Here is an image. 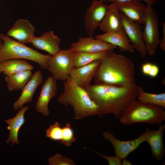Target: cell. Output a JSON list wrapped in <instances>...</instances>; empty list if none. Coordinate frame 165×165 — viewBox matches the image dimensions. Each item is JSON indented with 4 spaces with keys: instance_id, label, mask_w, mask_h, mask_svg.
<instances>
[{
    "instance_id": "cell-1",
    "label": "cell",
    "mask_w": 165,
    "mask_h": 165,
    "mask_svg": "<svg viewBox=\"0 0 165 165\" xmlns=\"http://www.w3.org/2000/svg\"><path fill=\"white\" fill-rule=\"evenodd\" d=\"M139 86L120 87L95 83L84 88L98 106L100 118L113 114L119 119L125 109L138 97Z\"/></svg>"
},
{
    "instance_id": "cell-2",
    "label": "cell",
    "mask_w": 165,
    "mask_h": 165,
    "mask_svg": "<svg viewBox=\"0 0 165 165\" xmlns=\"http://www.w3.org/2000/svg\"><path fill=\"white\" fill-rule=\"evenodd\" d=\"M135 68L131 59L113 51H108L101 60L95 83L120 87L137 85Z\"/></svg>"
},
{
    "instance_id": "cell-3",
    "label": "cell",
    "mask_w": 165,
    "mask_h": 165,
    "mask_svg": "<svg viewBox=\"0 0 165 165\" xmlns=\"http://www.w3.org/2000/svg\"><path fill=\"white\" fill-rule=\"evenodd\" d=\"M57 100L64 106L72 107L76 119L81 120L99 113L98 106L84 88L78 86L70 76L64 82L63 92L59 95Z\"/></svg>"
},
{
    "instance_id": "cell-4",
    "label": "cell",
    "mask_w": 165,
    "mask_h": 165,
    "mask_svg": "<svg viewBox=\"0 0 165 165\" xmlns=\"http://www.w3.org/2000/svg\"><path fill=\"white\" fill-rule=\"evenodd\" d=\"M164 108L136 100L125 109L119 119L124 126L138 123L159 125L165 120Z\"/></svg>"
},
{
    "instance_id": "cell-5",
    "label": "cell",
    "mask_w": 165,
    "mask_h": 165,
    "mask_svg": "<svg viewBox=\"0 0 165 165\" xmlns=\"http://www.w3.org/2000/svg\"><path fill=\"white\" fill-rule=\"evenodd\" d=\"M0 38L3 42L0 48V62L10 59H23L35 62L41 68L47 69L51 55L42 54L3 34L0 33Z\"/></svg>"
},
{
    "instance_id": "cell-6",
    "label": "cell",
    "mask_w": 165,
    "mask_h": 165,
    "mask_svg": "<svg viewBox=\"0 0 165 165\" xmlns=\"http://www.w3.org/2000/svg\"><path fill=\"white\" fill-rule=\"evenodd\" d=\"M74 52L70 49L61 50L51 56L48 63L47 69L57 80L65 81L75 67Z\"/></svg>"
},
{
    "instance_id": "cell-7",
    "label": "cell",
    "mask_w": 165,
    "mask_h": 165,
    "mask_svg": "<svg viewBox=\"0 0 165 165\" xmlns=\"http://www.w3.org/2000/svg\"><path fill=\"white\" fill-rule=\"evenodd\" d=\"M147 9L143 37L148 54L153 56L156 52L160 41L159 21L152 6L147 5Z\"/></svg>"
},
{
    "instance_id": "cell-8",
    "label": "cell",
    "mask_w": 165,
    "mask_h": 165,
    "mask_svg": "<svg viewBox=\"0 0 165 165\" xmlns=\"http://www.w3.org/2000/svg\"><path fill=\"white\" fill-rule=\"evenodd\" d=\"M102 135L103 138L111 143L115 150V155L122 160L126 159L129 154L137 149L142 143L146 141V134L145 131L137 138L128 141L118 139L109 131H104Z\"/></svg>"
},
{
    "instance_id": "cell-9",
    "label": "cell",
    "mask_w": 165,
    "mask_h": 165,
    "mask_svg": "<svg viewBox=\"0 0 165 165\" xmlns=\"http://www.w3.org/2000/svg\"><path fill=\"white\" fill-rule=\"evenodd\" d=\"M108 5L101 0H94L91 6L86 10L84 24L86 33L93 36L105 15Z\"/></svg>"
},
{
    "instance_id": "cell-10",
    "label": "cell",
    "mask_w": 165,
    "mask_h": 165,
    "mask_svg": "<svg viewBox=\"0 0 165 165\" xmlns=\"http://www.w3.org/2000/svg\"><path fill=\"white\" fill-rule=\"evenodd\" d=\"M120 13L123 28L131 46L142 58H145L148 53L143 39L141 24L131 20Z\"/></svg>"
},
{
    "instance_id": "cell-11",
    "label": "cell",
    "mask_w": 165,
    "mask_h": 165,
    "mask_svg": "<svg viewBox=\"0 0 165 165\" xmlns=\"http://www.w3.org/2000/svg\"><path fill=\"white\" fill-rule=\"evenodd\" d=\"M116 48L101 39H95L93 36H89L79 38L77 41L71 44L69 49L74 52L96 53L113 51Z\"/></svg>"
},
{
    "instance_id": "cell-12",
    "label": "cell",
    "mask_w": 165,
    "mask_h": 165,
    "mask_svg": "<svg viewBox=\"0 0 165 165\" xmlns=\"http://www.w3.org/2000/svg\"><path fill=\"white\" fill-rule=\"evenodd\" d=\"M120 12L129 19L141 24L145 23L147 6L139 0L116 3Z\"/></svg>"
},
{
    "instance_id": "cell-13",
    "label": "cell",
    "mask_w": 165,
    "mask_h": 165,
    "mask_svg": "<svg viewBox=\"0 0 165 165\" xmlns=\"http://www.w3.org/2000/svg\"><path fill=\"white\" fill-rule=\"evenodd\" d=\"M57 80L52 76L48 77L41 87L40 93L36 103L37 111L45 116L50 113L49 103L58 92Z\"/></svg>"
},
{
    "instance_id": "cell-14",
    "label": "cell",
    "mask_w": 165,
    "mask_h": 165,
    "mask_svg": "<svg viewBox=\"0 0 165 165\" xmlns=\"http://www.w3.org/2000/svg\"><path fill=\"white\" fill-rule=\"evenodd\" d=\"M101 60H95L88 64L75 67L70 77L79 86L84 88L90 84L97 73Z\"/></svg>"
},
{
    "instance_id": "cell-15",
    "label": "cell",
    "mask_w": 165,
    "mask_h": 165,
    "mask_svg": "<svg viewBox=\"0 0 165 165\" xmlns=\"http://www.w3.org/2000/svg\"><path fill=\"white\" fill-rule=\"evenodd\" d=\"M61 39L54 32L50 30L44 32L40 37L34 36L31 39L29 43L36 48L45 51L51 56H53L61 50L60 47Z\"/></svg>"
},
{
    "instance_id": "cell-16",
    "label": "cell",
    "mask_w": 165,
    "mask_h": 165,
    "mask_svg": "<svg viewBox=\"0 0 165 165\" xmlns=\"http://www.w3.org/2000/svg\"><path fill=\"white\" fill-rule=\"evenodd\" d=\"M156 130H151L146 128V141L149 144L152 156L156 160H161L164 156L165 148L163 141V135L165 124H160Z\"/></svg>"
},
{
    "instance_id": "cell-17",
    "label": "cell",
    "mask_w": 165,
    "mask_h": 165,
    "mask_svg": "<svg viewBox=\"0 0 165 165\" xmlns=\"http://www.w3.org/2000/svg\"><path fill=\"white\" fill-rule=\"evenodd\" d=\"M35 31V27L29 21L20 19L7 31L6 35L25 44L29 43Z\"/></svg>"
},
{
    "instance_id": "cell-18",
    "label": "cell",
    "mask_w": 165,
    "mask_h": 165,
    "mask_svg": "<svg viewBox=\"0 0 165 165\" xmlns=\"http://www.w3.org/2000/svg\"><path fill=\"white\" fill-rule=\"evenodd\" d=\"M43 75L41 71L38 70L32 75L30 79L22 90L19 98L13 103L15 111L20 108L26 103L31 101L38 87L43 82Z\"/></svg>"
},
{
    "instance_id": "cell-19",
    "label": "cell",
    "mask_w": 165,
    "mask_h": 165,
    "mask_svg": "<svg viewBox=\"0 0 165 165\" xmlns=\"http://www.w3.org/2000/svg\"><path fill=\"white\" fill-rule=\"evenodd\" d=\"M95 38L118 46L122 52L132 53L135 51L123 28L117 31L97 35Z\"/></svg>"
},
{
    "instance_id": "cell-20",
    "label": "cell",
    "mask_w": 165,
    "mask_h": 165,
    "mask_svg": "<svg viewBox=\"0 0 165 165\" xmlns=\"http://www.w3.org/2000/svg\"><path fill=\"white\" fill-rule=\"evenodd\" d=\"M104 33L117 31L123 28L120 13L115 3L108 6L105 16L99 27Z\"/></svg>"
},
{
    "instance_id": "cell-21",
    "label": "cell",
    "mask_w": 165,
    "mask_h": 165,
    "mask_svg": "<svg viewBox=\"0 0 165 165\" xmlns=\"http://www.w3.org/2000/svg\"><path fill=\"white\" fill-rule=\"evenodd\" d=\"M29 108V106L21 107L15 117L5 120V122L8 125L7 129L10 131L8 138L6 141L7 143L11 141L12 145L15 143L19 144L18 139V132L25 121L24 114Z\"/></svg>"
},
{
    "instance_id": "cell-22",
    "label": "cell",
    "mask_w": 165,
    "mask_h": 165,
    "mask_svg": "<svg viewBox=\"0 0 165 165\" xmlns=\"http://www.w3.org/2000/svg\"><path fill=\"white\" fill-rule=\"evenodd\" d=\"M34 68L33 66L24 60L10 59L0 62V73H3L6 76L25 71H31Z\"/></svg>"
},
{
    "instance_id": "cell-23",
    "label": "cell",
    "mask_w": 165,
    "mask_h": 165,
    "mask_svg": "<svg viewBox=\"0 0 165 165\" xmlns=\"http://www.w3.org/2000/svg\"><path fill=\"white\" fill-rule=\"evenodd\" d=\"M31 70L21 72L11 75L6 76L5 80L10 91L22 90L32 76Z\"/></svg>"
},
{
    "instance_id": "cell-24",
    "label": "cell",
    "mask_w": 165,
    "mask_h": 165,
    "mask_svg": "<svg viewBox=\"0 0 165 165\" xmlns=\"http://www.w3.org/2000/svg\"><path fill=\"white\" fill-rule=\"evenodd\" d=\"M108 52L102 51L96 53L74 52L75 67L81 66L89 64L95 60H101Z\"/></svg>"
},
{
    "instance_id": "cell-25",
    "label": "cell",
    "mask_w": 165,
    "mask_h": 165,
    "mask_svg": "<svg viewBox=\"0 0 165 165\" xmlns=\"http://www.w3.org/2000/svg\"><path fill=\"white\" fill-rule=\"evenodd\" d=\"M143 102L156 105L165 108V93L154 94L146 92L139 86L138 97Z\"/></svg>"
},
{
    "instance_id": "cell-26",
    "label": "cell",
    "mask_w": 165,
    "mask_h": 165,
    "mask_svg": "<svg viewBox=\"0 0 165 165\" xmlns=\"http://www.w3.org/2000/svg\"><path fill=\"white\" fill-rule=\"evenodd\" d=\"M62 137L60 143L67 147H71L72 143L75 142L76 139L69 123H67L62 127Z\"/></svg>"
},
{
    "instance_id": "cell-27",
    "label": "cell",
    "mask_w": 165,
    "mask_h": 165,
    "mask_svg": "<svg viewBox=\"0 0 165 165\" xmlns=\"http://www.w3.org/2000/svg\"><path fill=\"white\" fill-rule=\"evenodd\" d=\"M62 127L59 123L56 122L46 130V136L51 140L60 141L62 137Z\"/></svg>"
},
{
    "instance_id": "cell-28",
    "label": "cell",
    "mask_w": 165,
    "mask_h": 165,
    "mask_svg": "<svg viewBox=\"0 0 165 165\" xmlns=\"http://www.w3.org/2000/svg\"><path fill=\"white\" fill-rule=\"evenodd\" d=\"M49 165H75L73 160L59 153H56L48 159Z\"/></svg>"
},
{
    "instance_id": "cell-29",
    "label": "cell",
    "mask_w": 165,
    "mask_h": 165,
    "mask_svg": "<svg viewBox=\"0 0 165 165\" xmlns=\"http://www.w3.org/2000/svg\"><path fill=\"white\" fill-rule=\"evenodd\" d=\"M93 152L106 160L110 165H122V160L116 155L114 156H109L101 154L97 151H95Z\"/></svg>"
},
{
    "instance_id": "cell-30",
    "label": "cell",
    "mask_w": 165,
    "mask_h": 165,
    "mask_svg": "<svg viewBox=\"0 0 165 165\" xmlns=\"http://www.w3.org/2000/svg\"><path fill=\"white\" fill-rule=\"evenodd\" d=\"M104 1H107L109 2H111L112 3H117L124 2L131 0H101ZM141 1H143L145 2L147 5H150L152 6L153 5L159 2L158 0H139Z\"/></svg>"
},
{
    "instance_id": "cell-31",
    "label": "cell",
    "mask_w": 165,
    "mask_h": 165,
    "mask_svg": "<svg viewBox=\"0 0 165 165\" xmlns=\"http://www.w3.org/2000/svg\"><path fill=\"white\" fill-rule=\"evenodd\" d=\"M162 38L160 39L159 46L160 49L163 51H165V23H162Z\"/></svg>"
},
{
    "instance_id": "cell-32",
    "label": "cell",
    "mask_w": 165,
    "mask_h": 165,
    "mask_svg": "<svg viewBox=\"0 0 165 165\" xmlns=\"http://www.w3.org/2000/svg\"><path fill=\"white\" fill-rule=\"evenodd\" d=\"M159 71L158 66L155 64H152L148 76L151 77L155 78L158 75Z\"/></svg>"
},
{
    "instance_id": "cell-33",
    "label": "cell",
    "mask_w": 165,
    "mask_h": 165,
    "mask_svg": "<svg viewBox=\"0 0 165 165\" xmlns=\"http://www.w3.org/2000/svg\"><path fill=\"white\" fill-rule=\"evenodd\" d=\"M152 63L147 62L143 64L141 67L142 73L145 75L148 76Z\"/></svg>"
},
{
    "instance_id": "cell-34",
    "label": "cell",
    "mask_w": 165,
    "mask_h": 165,
    "mask_svg": "<svg viewBox=\"0 0 165 165\" xmlns=\"http://www.w3.org/2000/svg\"><path fill=\"white\" fill-rule=\"evenodd\" d=\"M122 161H121L122 165H132V164L129 160H127L126 159H123L122 160Z\"/></svg>"
},
{
    "instance_id": "cell-35",
    "label": "cell",
    "mask_w": 165,
    "mask_h": 165,
    "mask_svg": "<svg viewBox=\"0 0 165 165\" xmlns=\"http://www.w3.org/2000/svg\"><path fill=\"white\" fill-rule=\"evenodd\" d=\"M2 44H3V42H2V40L0 38V48L2 46Z\"/></svg>"
}]
</instances>
